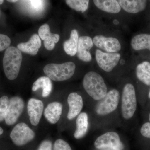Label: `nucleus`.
I'll use <instances>...</instances> for the list:
<instances>
[{
  "label": "nucleus",
  "mask_w": 150,
  "mask_h": 150,
  "mask_svg": "<svg viewBox=\"0 0 150 150\" xmlns=\"http://www.w3.org/2000/svg\"><path fill=\"white\" fill-rule=\"evenodd\" d=\"M85 90L94 100H100L108 93L107 86L102 77L98 73L90 71L86 74L83 81Z\"/></svg>",
  "instance_id": "nucleus-1"
},
{
  "label": "nucleus",
  "mask_w": 150,
  "mask_h": 150,
  "mask_svg": "<svg viewBox=\"0 0 150 150\" xmlns=\"http://www.w3.org/2000/svg\"><path fill=\"white\" fill-rule=\"evenodd\" d=\"M22 61L21 51L14 46H9L5 52L3 60V68L6 77L10 80L17 78Z\"/></svg>",
  "instance_id": "nucleus-2"
},
{
  "label": "nucleus",
  "mask_w": 150,
  "mask_h": 150,
  "mask_svg": "<svg viewBox=\"0 0 150 150\" xmlns=\"http://www.w3.org/2000/svg\"><path fill=\"white\" fill-rule=\"evenodd\" d=\"M76 65L72 62L62 64H49L43 68V72L47 77L55 81H62L73 76L76 69Z\"/></svg>",
  "instance_id": "nucleus-3"
},
{
  "label": "nucleus",
  "mask_w": 150,
  "mask_h": 150,
  "mask_svg": "<svg viewBox=\"0 0 150 150\" xmlns=\"http://www.w3.org/2000/svg\"><path fill=\"white\" fill-rule=\"evenodd\" d=\"M137 99L134 86L125 85L121 96V114L124 119L129 120L133 117L137 108Z\"/></svg>",
  "instance_id": "nucleus-4"
},
{
  "label": "nucleus",
  "mask_w": 150,
  "mask_h": 150,
  "mask_svg": "<svg viewBox=\"0 0 150 150\" xmlns=\"http://www.w3.org/2000/svg\"><path fill=\"white\" fill-rule=\"evenodd\" d=\"M120 97V93L117 89H113L108 91L103 98L98 100L95 108L96 114L105 116L115 111L119 104Z\"/></svg>",
  "instance_id": "nucleus-5"
},
{
  "label": "nucleus",
  "mask_w": 150,
  "mask_h": 150,
  "mask_svg": "<svg viewBox=\"0 0 150 150\" xmlns=\"http://www.w3.org/2000/svg\"><path fill=\"white\" fill-rule=\"evenodd\" d=\"M10 137L14 144L22 146L33 140L35 137V133L26 123H21L14 127Z\"/></svg>",
  "instance_id": "nucleus-6"
},
{
  "label": "nucleus",
  "mask_w": 150,
  "mask_h": 150,
  "mask_svg": "<svg viewBox=\"0 0 150 150\" xmlns=\"http://www.w3.org/2000/svg\"><path fill=\"white\" fill-rule=\"evenodd\" d=\"M96 149L108 148L112 150H123L124 146L119 135L113 131L107 132L98 137L94 142Z\"/></svg>",
  "instance_id": "nucleus-7"
},
{
  "label": "nucleus",
  "mask_w": 150,
  "mask_h": 150,
  "mask_svg": "<svg viewBox=\"0 0 150 150\" xmlns=\"http://www.w3.org/2000/svg\"><path fill=\"white\" fill-rule=\"evenodd\" d=\"M24 108V102L21 98L17 96L11 98L5 117L6 124L12 126L16 123L23 112Z\"/></svg>",
  "instance_id": "nucleus-8"
},
{
  "label": "nucleus",
  "mask_w": 150,
  "mask_h": 150,
  "mask_svg": "<svg viewBox=\"0 0 150 150\" xmlns=\"http://www.w3.org/2000/svg\"><path fill=\"white\" fill-rule=\"evenodd\" d=\"M121 58L118 53H105L99 49L96 51V59L100 68L106 72H110L114 69Z\"/></svg>",
  "instance_id": "nucleus-9"
},
{
  "label": "nucleus",
  "mask_w": 150,
  "mask_h": 150,
  "mask_svg": "<svg viewBox=\"0 0 150 150\" xmlns=\"http://www.w3.org/2000/svg\"><path fill=\"white\" fill-rule=\"evenodd\" d=\"M93 41L97 48L104 50L107 53H116L121 49L120 42L114 37H106L102 35H97L93 38Z\"/></svg>",
  "instance_id": "nucleus-10"
},
{
  "label": "nucleus",
  "mask_w": 150,
  "mask_h": 150,
  "mask_svg": "<svg viewBox=\"0 0 150 150\" xmlns=\"http://www.w3.org/2000/svg\"><path fill=\"white\" fill-rule=\"evenodd\" d=\"M44 108L43 102L36 98H30L27 104L28 114L30 123L34 126H37L42 117Z\"/></svg>",
  "instance_id": "nucleus-11"
},
{
  "label": "nucleus",
  "mask_w": 150,
  "mask_h": 150,
  "mask_svg": "<svg viewBox=\"0 0 150 150\" xmlns=\"http://www.w3.org/2000/svg\"><path fill=\"white\" fill-rule=\"evenodd\" d=\"M93 46V41L91 38L88 36L79 38L76 53L78 58L84 62L91 61L92 56L90 50Z\"/></svg>",
  "instance_id": "nucleus-12"
},
{
  "label": "nucleus",
  "mask_w": 150,
  "mask_h": 150,
  "mask_svg": "<svg viewBox=\"0 0 150 150\" xmlns=\"http://www.w3.org/2000/svg\"><path fill=\"white\" fill-rule=\"evenodd\" d=\"M69 110L67 118L71 120L80 113L83 106V100L81 96L76 92L71 93L67 99Z\"/></svg>",
  "instance_id": "nucleus-13"
},
{
  "label": "nucleus",
  "mask_w": 150,
  "mask_h": 150,
  "mask_svg": "<svg viewBox=\"0 0 150 150\" xmlns=\"http://www.w3.org/2000/svg\"><path fill=\"white\" fill-rule=\"evenodd\" d=\"M38 35L41 40H44L45 48L49 51L53 50L55 44L60 40V35L56 33H52L50 31V27L47 24H44L39 28Z\"/></svg>",
  "instance_id": "nucleus-14"
},
{
  "label": "nucleus",
  "mask_w": 150,
  "mask_h": 150,
  "mask_svg": "<svg viewBox=\"0 0 150 150\" xmlns=\"http://www.w3.org/2000/svg\"><path fill=\"white\" fill-rule=\"evenodd\" d=\"M41 46V39L40 37L37 34H34L31 36L27 42L18 44L17 48L24 53L35 56L38 53Z\"/></svg>",
  "instance_id": "nucleus-15"
},
{
  "label": "nucleus",
  "mask_w": 150,
  "mask_h": 150,
  "mask_svg": "<svg viewBox=\"0 0 150 150\" xmlns=\"http://www.w3.org/2000/svg\"><path fill=\"white\" fill-rule=\"evenodd\" d=\"M63 105L61 103L54 101L48 104L44 111L45 118L52 124L59 121L62 114Z\"/></svg>",
  "instance_id": "nucleus-16"
},
{
  "label": "nucleus",
  "mask_w": 150,
  "mask_h": 150,
  "mask_svg": "<svg viewBox=\"0 0 150 150\" xmlns=\"http://www.w3.org/2000/svg\"><path fill=\"white\" fill-rule=\"evenodd\" d=\"M121 8L127 12L137 13L145 9L147 0H117Z\"/></svg>",
  "instance_id": "nucleus-17"
},
{
  "label": "nucleus",
  "mask_w": 150,
  "mask_h": 150,
  "mask_svg": "<svg viewBox=\"0 0 150 150\" xmlns=\"http://www.w3.org/2000/svg\"><path fill=\"white\" fill-rule=\"evenodd\" d=\"M88 126L87 114L85 112L80 113L76 120V129L74 134L75 139H79L83 138L87 132Z\"/></svg>",
  "instance_id": "nucleus-18"
},
{
  "label": "nucleus",
  "mask_w": 150,
  "mask_h": 150,
  "mask_svg": "<svg viewBox=\"0 0 150 150\" xmlns=\"http://www.w3.org/2000/svg\"><path fill=\"white\" fill-rule=\"evenodd\" d=\"M94 4L99 9L111 13H118L121 7L117 0H93Z\"/></svg>",
  "instance_id": "nucleus-19"
},
{
  "label": "nucleus",
  "mask_w": 150,
  "mask_h": 150,
  "mask_svg": "<svg viewBox=\"0 0 150 150\" xmlns=\"http://www.w3.org/2000/svg\"><path fill=\"white\" fill-rule=\"evenodd\" d=\"M40 88H42L43 90L42 96L43 97L49 96L53 88L51 79L47 76L40 77L37 79L33 85L32 90L35 91Z\"/></svg>",
  "instance_id": "nucleus-20"
},
{
  "label": "nucleus",
  "mask_w": 150,
  "mask_h": 150,
  "mask_svg": "<svg viewBox=\"0 0 150 150\" xmlns=\"http://www.w3.org/2000/svg\"><path fill=\"white\" fill-rule=\"evenodd\" d=\"M79 38L77 30L76 29L72 30L71 31L69 39L65 41L63 44L66 54L71 56L76 55L77 50Z\"/></svg>",
  "instance_id": "nucleus-21"
},
{
  "label": "nucleus",
  "mask_w": 150,
  "mask_h": 150,
  "mask_svg": "<svg viewBox=\"0 0 150 150\" xmlns=\"http://www.w3.org/2000/svg\"><path fill=\"white\" fill-rule=\"evenodd\" d=\"M131 46L136 51L147 49L150 51V34H141L136 35L131 40Z\"/></svg>",
  "instance_id": "nucleus-22"
},
{
  "label": "nucleus",
  "mask_w": 150,
  "mask_h": 150,
  "mask_svg": "<svg viewBox=\"0 0 150 150\" xmlns=\"http://www.w3.org/2000/svg\"><path fill=\"white\" fill-rule=\"evenodd\" d=\"M136 75L138 79L146 85L150 86V63L144 62L136 68Z\"/></svg>",
  "instance_id": "nucleus-23"
},
{
  "label": "nucleus",
  "mask_w": 150,
  "mask_h": 150,
  "mask_svg": "<svg viewBox=\"0 0 150 150\" xmlns=\"http://www.w3.org/2000/svg\"><path fill=\"white\" fill-rule=\"evenodd\" d=\"M89 0H66V4L71 8L83 13L88 8Z\"/></svg>",
  "instance_id": "nucleus-24"
},
{
  "label": "nucleus",
  "mask_w": 150,
  "mask_h": 150,
  "mask_svg": "<svg viewBox=\"0 0 150 150\" xmlns=\"http://www.w3.org/2000/svg\"><path fill=\"white\" fill-rule=\"evenodd\" d=\"M9 103V99L8 97L4 96L0 98V122L4 120Z\"/></svg>",
  "instance_id": "nucleus-25"
},
{
  "label": "nucleus",
  "mask_w": 150,
  "mask_h": 150,
  "mask_svg": "<svg viewBox=\"0 0 150 150\" xmlns=\"http://www.w3.org/2000/svg\"><path fill=\"white\" fill-rule=\"evenodd\" d=\"M54 150H72V149L67 142L62 139H59L54 143Z\"/></svg>",
  "instance_id": "nucleus-26"
},
{
  "label": "nucleus",
  "mask_w": 150,
  "mask_h": 150,
  "mask_svg": "<svg viewBox=\"0 0 150 150\" xmlns=\"http://www.w3.org/2000/svg\"><path fill=\"white\" fill-rule=\"evenodd\" d=\"M11 43V39L8 36L0 33V52L8 48Z\"/></svg>",
  "instance_id": "nucleus-27"
},
{
  "label": "nucleus",
  "mask_w": 150,
  "mask_h": 150,
  "mask_svg": "<svg viewBox=\"0 0 150 150\" xmlns=\"http://www.w3.org/2000/svg\"><path fill=\"white\" fill-rule=\"evenodd\" d=\"M30 4L33 9L39 11L42 10L44 7V2L43 0H29Z\"/></svg>",
  "instance_id": "nucleus-28"
},
{
  "label": "nucleus",
  "mask_w": 150,
  "mask_h": 150,
  "mask_svg": "<svg viewBox=\"0 0 150 150\" xmlns=\"http://www.w3.org/2000/svg\"><path fill=\"white\" fill-rule=\"evenodd\" d=\"M140 132L143 137L150 139V123H144L141 128Z\"/></svg>",
  "instance_id": "nucleus-29"
},
{
  "label": "nucleus",
  "mask_w": 150,
  "mask_h": 150,
  "mask_svg": "<svg viewBox=\"0 0 150 150\" xmlns=\"http://www.w3.org/2000/svg\"><path fill=\"white\" fill-rule=\"evenodd\" d=\"M52 144L51 141L45 140L40 144L37 150H52Z\"/></svg>",
  "instance_id": "nucleus-30"
},
{
  "label": "nucleus",
  "mask_w": 150,
  "mask_h": 150,
  "mask_svg": "<svg viewBox=\"0 0 150 150\" xmlns=\"http://www.w3.org/2000/svg\"><path fill=\"white\" fill-rule=\"evenodd\" d=\"M9 2L16 3L18 1V0H7Z\"/></svg>",
  "instance_id": "nucleus-31"
},
{
  "label": "nucleus",
  "mask_w": 150,
  "mask_h": 150,
  "mask_svg": "<svg viewBox=\"0 0 150 150\" xmlns=\"http://www.w3.org/2000/svg\"><path fill=\"white\" fill-rule=\"evenodd\" d=\"M4 133V130L0 126V135H2Z\"/></svg>",
  "instance_id": "nucleus-32"
},
{
  "label": "nucleus",
  "mask_w": 150,
  "mask_h": 150,
  "mask_svg": "<svg viewBox=\"0 0 150 150\" xmlns=\"http://www.w3.org/2000/svg\"><path fill=\"white\" fill-rule=\"evenodd\" d=\"M113 23H114V24H118V21L116 20H115L114 21H113Z\"/></svg>",
  "instance_id": "nucleus-33"
},
{
  "label": "nucleus",
  "mask_w": 150,
  "mask_h": 150,
  "mask_svg": "<svg viewBox=\"0 0 150 150\" xmlns=\"http://www.w3.org/2000/svg\"><path fill=\"white\" fill-rule=\"evenodd\" d=\"M4 0H0V5L2 4L4 2Z\"/></svg>",
  "instance_id": "nucleus-34"
},
{
  "label": "nucleus",
  "mask_w": 150,
  "mask_h": 150,
  "mask_svg": "<svg viewBox=\"0 0 150 150\" xmlns=\"http://www.w3.org/2000/svg\"><path fill=\"white\" fill-rule=\"evenodd\" d=\"M149 98L150 99V90L149 93Z\"/></svg>",
  "instance_id": "nucleus-35"
},
{
  "label": "nucleus",
  "mask_w": 150,
  "mask_h": 150,
  "mask_svg": "<svg viewBox=\"0 0 150 150\" xmlns=\"http://www.w3.org/2000/svg\"><path fill=\"white\" fill-rule=\"evenodd\" d=\"M149 121H150V113L149 114Z\"/></svg>",
  "instance_id": "nucleus-36"
}]
</instances>
